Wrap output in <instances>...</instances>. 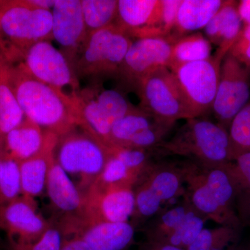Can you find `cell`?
Returning a JSON list of instances; mask_svg holds the SVG:
<instances>
[{
    "label": "cell",
    "mask_w": 250,
    "mask_h": 250,
    "mask_svg": "<svg viewBox=\"0 0 250 250\" xmlns=\"http://www.w3.org/2000/svg\"><path fill=\"white\" fill-rule=\"evenodd\" d=\"M206 220L203 216L192 208L178 228L164 243L187 250L205 229Z\"/></svg>",
    "instance_id": "836d02e7"
},
{
    "label": "cell",
    "mask_w": 250,
    "mask_h": 250,
    "mask_svg": "<svg viewBox=\"0 0 250 250\" xmlns=\"http://www.w3.org/2000/svg\"><path fill=\"white\" fill-rule=\"evenodd\" d=\"M21 195L19 163L6 154L0 164V207Z\"/></svg>",
    "instance_id": "4dcf8cb0"
},
{
    "label": "cell",
    "mask_w": 250,
    "mask_h": 250,
    "mask_svg": "<svg viewBox=\"0 0 250 250\" xmlns=\"http://www.w3.org/2000/svg\"><path fill=\"white\" fill-rule=\"evenodd\" d=\"M160 122L141 108L134 107L113 126L108 146H124L135 135Z\"/></svg>",
    "instance_id": "4316f807"
},
{
    "label": "cell",
    "mask_w": 250,
    "mask_h": 250,
    "mask_svg": "<svg viewBox=\"0 0 250 250\" xmlns=\"http://www.w3.org/2000/svg\"><path fill=\"white\" fill-rule=\"evenodd\" d=\"M15 95L25 118L59 137L78 127L80 111L74 95L33 77L22 64H11Z\"/></svg>",
    "instance_id": "6da1fadb"
},
{
    "label": "cell",
    "mask_w": 250,
    "mask_h": 250,
    "mask_svg": "<svg viewBox=\"0 0 250 250\" xmlns=\"http://www.w3.org/2000/svg\"><path fill=\"white\" fill-rule=\"evenodd\" d=\"M58 140V136L47 131V139L40 152L19 163L22 196L35 199L43 192Z\"/></svg>",
    "instance_id": "d6986e66"
},
{
    "label": "cell",
    "mask_w": 250,
    "mask_h": 250,
    "mask_svg": "<svg viewBox=\"0 0 250 250\" xmlns=\"http://www.w3.org/2000/svg\"><path fill=\"white\" fill-rule=\"evenodd\" d=\"M87 36L116 22L118 1L81 0Z\"/></svg>",
    "instance_id": "83f0119b"
},
{
    "label": "cell",
    "mask_w": 250,
    "mask_h": 250,
    "mask_svg": "<svg viewBox=\"0 0 250 250\" xmlns=\"http://www.w3.org/2000/svg\"><path fill=\"white\" fill-rule=\"evenodd\" d=\"M250 95V67L227 53L220 67L218 89L212 111L225 129L246 106Z\"/></svg>",
    "instance_id": "9c48e42d"
},
{
    "label": "cell",
    "mask_w": 250,
    "mask_h": 250,
    "mask_svg": "<svg viewBox=\"0 0 250 250\" xmlns=\"http://www.w3.org/2000/svg\"><path fill=\"white\" fill-rule=\"evenodd\" d=\"M56 161L83 195L103 170L109 156L108 147L83 130H72L59 137L54 151Z\"/></svg>",
    "instance_id": "3957f363"
},
{
    "label": "cell",
    "mask_w": 250,
    "mask_h": 250,
    "mask_svg": "<svg viewBox=\"0 0 250 250\" xmlns=\"http://www.w3.org/2000/svg\"><path fill=\"white\" fill-rule=\"evenodd\" d=\"M21 57L23 66L37 80L59 89L69 85L73 90L72 93L78 91L79 82L71 64L50 41L34 44Z\"/></svg>",
    "instance_id": "7c38bea8"
},
{
    "label": "cell",
    "mask_w": 250,
    "mask_h": 250,
    "mask_svg": "<svg viewBox=\"0 0 250 250\" xmlns=\"http://www.w3.org/2000/svg\"><path fill=\"white\" fill-rule=\"evenodd\" d=\"M234 58L250 67V25H245L241 34L229 50Z\"/></svg>",
    "instance_id": "f35d334b"
},
{
    "label": "cell",
    "mask_w": 250,
    "mask_h": 250,
    "mask_svg": "<svg viewBox=\"0 0 250 250\" xmlns=\"http://www.w3.org/2000/svg\"><path fill=\"white\" fill-rule=\"evenodd\" d=\"M83 218L109 223H127L134 213V188L123 187L88 190Z\"/></svg>",
    "instance_id": "5bb4252c"
},
{
    "label": "cell",
    "mask_w": 250,
    "mask_h": 250,
    "mask_svg": "<svg viewBox=\"0 0 250 250\" xmlns=\"http://www.w3.org/2000/svg\"><path fill=\"white\" fill-rule=\"evenodd\" d=\"M228 52V49L218 48L209 59L169 68L175 77L193 118L205 117L211 110L222 62Z\"/></svg>",
    "instance_id": "52a82bcc"
},
{
    "label": "cell",
    "mask_w": 250,
    "mask_h": 250,
    "mask_svg": "<svg viewBox=\"0 0 250 250\" xmlns=\"http://www.w3.org/2000/svg\"><path fill=\"white\" fill-rule=\"evenodd\" d=\"M3 36L2 32H1V27H0V49H2L3 47H4V42L2 41V37L1 36Z\"/></svg>",
    "instance_id": "f6af8a7d"
},
{
    "label": "cell",
    "mask_w": 250,
    "mask_h": 250,
    "mask_svg": "<svg viewBox=\"0 0 250 250\" xmlns=\"http://www.w3.org/2000/svg\"><path fill=\"white\" fill-rule=\"evenodd\" d=\"M72 94L78 104L79 127L106 146L113 126L134 107L121 92L100 85Z\"/></svg>",
    "instance_id": "8992f818"
},
{
    "label": "cell",
    "mask_w": 250,
    "mask_h": 250,
    "mask_svg": "<svg viewBox=\"0 0 250 250\" xmlns=\"http://www.w3.org/2000/svg\"><path fill=\"white\" fill-rule=\"evenodd\" d=\"M31 4L41 9L48 10L53 9L56 0H29Z\"/></svg>",
    "instance_id": "7bdbcfd3"
},
{
    "label": "cell",
    "mask_w": 250,
    "mask_h": 250,
    "mask_svg": "<svg viewBox=\"0 0 250 250\" xmlns=\"http://www.w3.org/2000/svg\"><path fill=\"white\" fill-rule=\"evenodd\" d=\"M52 13L53 39L75 62L87 38L81 0H56Z\"/></svg>",
    "instance_id": "9a60e30c"
},
{
    "label": "cell",
    "mask_w": 250,
    "mask_h": 250,
    "mask_svg": "<svg viewBox=\"0 0 250 250\" xmlns=\"http://www.w3.org/2000/svg\"><path fill=\"white\" fill-rule=\"evenodd\" d=\"M134 189L135 206L132 219L133 225L143 223L154 216L161 209L163 202L151 188L147 182L141 178Z\"/></svg>",
    "instance_id": "1f68e13d"
},
{
    "label": "cell",
    "mask_w": 250,
    "mask_h": 250,
    "mask_svg": "<svg viewBox=\"0 0 250 250\" xmlns=\"http://www.w3.org/2000/svg\"><path fill=\"white\" fill-rule=\"evenodd\" d=\"M47 136V131L25 118L4 136L3 148L10 158L21 163L40 152Z\"/></svg>",
    "instance_id": "ffe728a7"
},
{
    "label": "cell",
    "mask_w": 250,
    "mask_h": 250,
    "mask_svg": "<svg viewBox=\"0 0 250 250\" xmlns=\"http://www.w3.org/2000/svg\"><path fill=\"white\" fill-rule=\"evenodd\" d=\"M211 43L201 32L192 33L174 41L168 68L209 59Z\"/></svg>",
    "instance_id": "484cf974"
},
{
    "label": "cell",
    "mask_w": 250,
    "mask_h": 250,
    "mask_svg": "<svg viewBox=\"0 0 250 250\" xmlns=\"http://www.w3.org/2000/svg\"><path fill=\"white\" fill-rule=\"evenodd\" d=\"M175 41L170 36L133 41L117 77L136 91L141 82L156 69L168 67Z\"/></svg>",
    "instance_id": "30bf717a"
},
{
    "label": "cell",
    "mask_w": 250,
    "mask_h": 250,
    "mask_svg": "<svg viewBox=\"0 0 250 250\" xmlns=\"http://www.w3.org/2000/svg\"><path fill=\"white\" fill-rule=\"evenodd\" d=\"M60 250H92L83 240L75 236H63Z\"/></svg>",
    "instance_id": "ab89813d"
},
{
    "label": "cell",
    "mask_w": 250,
    "mask_h": 250,
    "mask_svg": "<svg viewBox=\"0 0 250 250\" xmlns=\"http://www.w3.org/2000/svg\"><path fill=\"white\" fill-rule=\"evenodd\" d=\"M229 167L240 192H250V152L237 156L234 161L230 163Z\"/></svg>",
    "instance_id": "74e56055"
},
{
    "label": "cell",
    "mask_w": 250,
    "mask_h": 250,
    "mask_svg": "<svg viewBox=\"0 0 250 250\" xmlns=\"http://www.w3.org/2000/svg\"><path fill=\"white\" fill-rule=\"evenodd\" d=\"M52 225L38 210L35 199L21 197L0 207V229L9 239L29 243L39 239Z\"/></svg>",
    "instance_id": "4fadbf2b"
},
{
    "label": "cell",
    "mask_w": 250,
    "mask_h": 250,
    "mask_svg": "<svg viewBox=\"0 0 250 250\" xmlns=\"http://www.w3.org/2000/svg\"><path fill=\"white\" fill-rule=\"evenodd\" d=\"M107 147L109 154L121 160L141 179L151 166L147 151L116 146Z\"/></svg>",
    "instance_id": "d590c367"
},
{
    "label": "cell",
    "mask_w": 250,
    "mask_h": 250,
    "mask_svg": "<svg viewBox=\"0 0 250 250\" xmlns=\"http://www.w3.org/2000/svg\"><path fill=\"white\" fill-rule=\"evenodd\" d=\"M140 180L141 179L121 160L109 154L103 170L89 190H102L123 187L134 188Z\"/></svg>",
    "instance_id": "f1b7e54d"
},
{
    "label": "cell",
    "mask_w": 250,
    "mask_h": 250,
    "mask_svg": "<svg viewBox=\"0 0 250 250\" xmlns=\"http://www.w3.org/2000/svg\"><path fill=\"white\" fill-rule=\"evenodd\" d=\"M142 178L147 182L163 204L178 197L183 190L182 166L177 167L167 164L151 165Z\"/></svg>",
    "instance_id": "cb8c5ba5"
},
{
    "label": "cell",
    "mask_w": 250,
    "mask_h": 250,
    "mask_svg": "<svg viewBox=\"0 0 250 250\" xmlns=\"http://www.w3.org/2000/svg\"><path fill=\"white\" fill-rule=\"evenodd\" d=\"M5 154H6V152H5L4 148L2 146H0V164H1V161L4 159Z\"/></svg>",
    "instance_id": "ee69618b"
},
{
    "label": "cell",
    "mask_w": 250,
    "mask_h": 250,
    "mask_svg": "<svg viewBox=\"0 0 250 250\" xmlns=\"http://www.w3.org/2000/svg\"><path fill=\"white\" fill-rule=\"evenodd\" d=\"M157 148L167 154L188 158L202 168L233 161L228 130L205 117L186 120L174 136Z\"/></svg>",
    "instance_id": "7a4b0ae2"
},
{
    "label": "cell",
    "mask_w": 250,
    "mask_h": 250,
    "mask_svg": "<svg viewBox=\"0 0 250 250\" xmlns=\"http://www.w3.org/2000/svg\"><path fill=\"white\" fill-rule=\"evenodd\" d=\"M136 93L141 108L156 121L174 126L178 120L193 118L175 77L167 67L156 69L141 82Z\"/></svg>",
    "instance_id": "ba28073f"
},
{
    "label": "cell",
    "mask_w": 250,
    "mask_h": 250,
    "mask_svg": "<svg viewBox=\"0 0 250 250\" xmlns=\"http://www.w3.org/2000/svg\"><path fill=\"white\" fill-rule=\"evenodd\" d=\"M234 238L235 230L231 227L205 228L186 250L225 249V247L232 242Z\"/></svg>",
    "instance_id": "e575fe53"
},
{
    "label": "cell",
    "mask_w": 250,
    "mask_h": 250,
    "mask_svg": "<svg viewBox=\"0 0 250 250\" xmlns=\"http://www.w3.org/2000/svg\"><path fill=\"white\" fill-rule=\"evenodd\" d=\"M0 146H2L3 147L2 142H1V139H0Z\"/></svg>",
    "instance_id": "7dc6e473"
},
{
    "label": "cell",
    "mask_w": 250,
    "mask_h": 250,
    "mask_svg": "<svg viewBox=\"0 0 250 250\" xmlns=\"http://www.w3.org/2000/svg\"><path fill=\"white\" fill-rule=\"evenodd\" d=\"M62 236H75L92 250H125L134 239L135 228L127 223H109L79 218L55 219Z\"/></svg>",
    "instance_id": "8fae6325"
},
{
    "label": "cell",
    "mask_w": 250,
    "mask_h": 250,
    "mask_svg": "<svg viewBox=\"0 0 250 250\" xmlns=\"http://www.w3.org/2000/svg\"><path fill=\"white\" fill-rule=\"evenodd\" d=\"M247 205H248V209L250 211V199L248 200V202H247Z\"/></svg>",
    "instance_id": "bcb514c9"
},
{
    "label": "cell",
    "mask_w": 250,
    "mask_h": 250,
    "mask_svg": "<svg viewBox=\"0 0 250 250\" xmlns=\"http://www.w3.org/2000/svg\"><path fill=\"white\" fill-rule=\"evenodd\" d=\"M238 5L236 1H224L218 12L204 28L206 38L218 48L229 50L241 34L243 22Z\"/></svg>",
    "instance_id": "7402d4cb"
},
{
    "label": "cell",
    "mask_w": 250,
    "mask_h": 250,
    "mask_svg": "<svg viewBox=\"0 0 250 250\" xmlns=\"http://www.w3.org/2000/svg\"><path fill=\"white\" fill-rule=\"evenodd\" d=\"M12 62L0 49V139L25 118L15 95L11 80Z\"/></svg>",
    "instance_id": "603a6c76"
},
{
    "label": "cell",
    "mask_w": 250,
    "mask_h": 250,
    "mask_svg": "<svg viewBox=\"0 0 250 250\" xmlns=\"http://www.w3.org/2000/svg\"><path fill=\"white\" fill-rule=\"evenodd\" d=\"M182 166L184 182L187 184V199L193 209L206 220L233 228L236 223V218L229 216L220 208L205 183L202 167L192 161Z\"/></svg>",
    "instance_id": "ac0fdd59"
},
{
    "label": "cell",
    "mask_w": 250,
    "mask_h": 250,
    "mask_svg": "<svg viewBox=\"0 0 250 250\" xmlns=\"http://www.w3.org/2000/svg\"><path fill=\"white\" fill-rule=\"evenodd\" d=\"M246 250H250V247L249 248H248V249H247Z\"/></svg>",
    "instance_id": "681fc988"
},
{
    "label": "cell",
    "mask_w": 250,
    "mask_h": 250,
    "mask_svg": "<svg viewBox=\"0 0 250 250\" xmlns=\"http://www.w3.org/2000/svg\"><path fill=\"white\" fill-rule=\"evenodd\" d=\"M228 134L233 161L237 156L250 152V104L242 108L233 118Z\"/></svg>",
    "instance_id": "d6a6232c"
},
{
    "label": "cell",
    "mask_w": 250,
    "mask_h": 250,
    "mask_svg": "<svg viewBox=\"0 0 250 250\" xmlns=\"http://www.w3.org/2000/svg\"><path fill=\"white\" fill-rule=\"evenodd\" d=\"M62 230L54 220L46 232L39 239L22 243L9 239V250H60L62 241Z\"/></svg>",
    "instance_id": "8d00e7d4"
},
{
    "label": "cell",
    "mask_w": 250,
    "mask_h": 250,
    "mask_svg": "<svg viewBox=\"0 0 250 250\" xmlns=\"http://www.w3.org/2000/svg\"><path fill=\"white\" fill-rule=\"evenodd\" d=\"M161 0H118L115 24L136 39L164 37L159 29Z\"/></svg>",
    "instance_id": "2e32d148"
},
{
    "label": "cell",
    "mask_w": 250,
    "mask_h": 250,
    "mask_svg": "<svg viewBox=\"0 0 250 250\" xmlns=\"http://www.w3.org/2000/svg\"><path fill=\"white\" fill-rule=\"evenodd\" d=\"M229 164L202 169L205 183L220 208L229 216L236 218L233 213L232 204L240 189L230 170Z\"/></svg>",
    "instance_id": "d4e9b609"
},
{
    "label": "cell",
    "mask_w": 250,
    "mask_h": 250,
    "mask_svg": "<svg viewBox=\"0 0 250 250\" xmlns=\"http://www.w3.org/2000/svg\"><path fill=\"white\" fill-rule=\"evenodd\" d=\"M238 13L242 22L246 25H250V0H243L238 5Z\"/></svg>",
    "instance_id": "60d3db41"
},
{
    "label": "cell",
    "mask_w": 250,
    "mask_h": 250,
    "mask_svg": "<svg viewBox=\"0 0 250 250\" xmlns=\"http://www.w3.org/2000/svg\"><path fill=\"white\" fill-rule=\"evenodd\" d=\"M192 208L187 199L182 205L166 210L156 220L147 231L149 241L164 243L176 231L189 210Z\"/></svg>",
    "instance_id": "f546056e"
},
{
    "label": "cell",
    "mask_w": 250,
    "mask_h": 250,
    "mask_svg": "<svg viewBox=\"0 0 250 250\" xmlns=\"http://www.w3.org/2000/svg\"><path fill=\"white\" fill-rule=\"evenodd\" d=\"M144 250H186L177 247L171 246L164 243H157V242H148L147 246Z\"/></svg>",
    "instance_id": "b9f144b4"
},
{
    "label": "cell",
    "mask_w": 250,
    "mask_h": 250,
    "mask_svg": "<svg viewBox=\"0 0 250 250\" xmlns=\"http://www.w3.org/2000/svg\"><path fill=\"white\" fill-rule=\"evenodd\" d=\"M45 189L51 205L59 214L56 219L83 217L84 195L59 166L55 156L49 167Z\"/></svg>",
    "instance_id": "e0dca14e"
},
{
    "label": "cell",
    "mask_w": 250,
    "mask_h": 250,
    "mask_svg": "<svg viewBox=\"0 0 250 250\" xmlns=\"http://www.w3.org/2000/svg\"><path fill=\"white\" fill-rule=\"evenodd\" d=\"M223 3L221 0H182L170 36L177 40L204 29Z\"/></svg>",
    "instance_id": "44dd1931"
},
{
    "label": "cell",
    "mask_w": 250,
    "mask_h": 250,
    "mask_svg": "<svg viewBox=\"0 0 250 250\" xmlns=\"http://www.w3.org/2000/svg\"><path fill=\"white\" fill-rule=\"evenodd\" d=\"M133 41L116 24L87 36L75 62L82 77H117Z\"/></svg>",
    "instance_id": "277c9868"
},
{
    "label": "cell",
    "mask_w": 250,
    "mask_h": 250,
    "mask_svg": "<svg viewBox=\"0 0 250 250\" xmlns=\"http://www.w3.org/2000/svg\"><path fill=\"white\" fill-rule=\"evenodd\" d=\"M213 250H224V249H215Z\"/></svg>",
    "instance_id": "c3c4849f"
},
{
    "label": "cell",
    "mask_w": 250,
    "mask_h": 250,
    "mask_svg": "<svg viewBox=\"0 0 250 250\" xmlns=\"http://www.w3.org/2000/svg\"><path fill=\"white\" fill-rule=\"evenodd\" d=\"M0 27L13 45V57L21 54L52 36V13L31 4L29 0L0 1Z\"/></svg>",
    "instance_id": "5b68a950"
}]
</instances>
